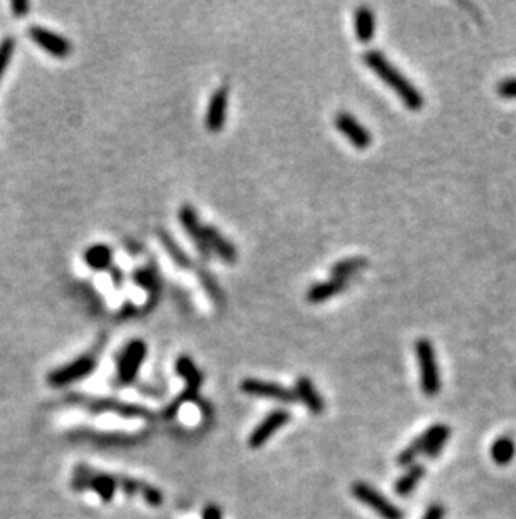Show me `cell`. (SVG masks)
Instances as JSON below:
<instances>
[{"mask_svg":"<svg viewBox=\"0 0 516 519\" xmlns=\"http://www.w3.org/2000/svg\"><path fill=\"white\" fill-rule=\"evenodd\" d=\"M362 61L377 78L383 79L384 82L394 91L399 96V100L404 103L407 109L421 111L424 106V98L421 91L412 85L403 73L392 64L391 61L380 51H367L362 55Z\"/></svg>","mask_w":516,"mask_h":519,"instance_id":"6da1fadb","label":"cell"},{"mask_svg":"<svg viewBox=\"0 0 516 519\" xmlns=\"http://www.w3.org/2000/svg\"><path fill=\"white\" fill-rule=\"evenodd\" d=\"M414 351L421 371V388L427 397H436L441 390V375H439L434 346L430 340L421 338L414 344Z\"/></svg>","mask_w":516,"mask_h":519,"instance_id":"7a4b0ae2","label":"cell"},{"mask_svg":"<svg viewBox=\"0 0 516 519\" xmlns=\"http://www.w3.org/2000/svg\"><path fill=\"white\" fill-rule=\"evenodd\" d=\"M351 491L357 501L369 506L383 519H404L403 511L396 504H392L391 501H387L384 494H380L374 487L369 486L367 482H356V484H352Z\"/></svg>","mask_w":516,"mask_h":519,"instance_id":"3957f363","label":"cell"},{"mask_svg":"<svg viewBox=\"0 0 516 519\" xmlns=\"http://www.w3.org/2000/svg\"><path fill=\"white\" fill-rule=\"evenodd\" d=\"M240 390L243 392V394L252 395V397L279 400L282 403H292L295 402L297 398L292 388L280 385V383L265 382V380L258 378H245L243 382L240 383Z\"/></svg>","mask_w":516,"mask_h":519,"instance_id":"277c9868","label":"cell"},{"mask_svg":"<svg viewBox=\"0 0 516 519\" xmlns=\"http://www.w3.org/2000/svg\"><path fill=\"white\" fill-rule=\"evenodd\" d=\"M146 351H148V346L141 340H134V342H131L122 350V355L119 358L118 364V375L122 383L134 382V378H136L138 371H140L141 364L146 358Z\"/></svg>","mask_w":516,"mask_h":519,"instance_id":"5b68a950","label":"cell"},{"mask_svg":"<svg viewBox=\"0 0 516 519\" xmlns=\"http://www.w3.org/2000/svg\"><path fill=\"white\" fill-rule=\"evenodd\" d=\"M174 368H176V373H180V376H183V380L186 382V388H185L183 395L180 397V400L174 402V405L168 410V415H173L174 412L180 409L181 402H185V400L196 398L198 388H200L201 382H203V376H201L200 370H198L196 364H194L193 360L188 358V356H180V358L176 360Z\"/></svg>","mask_w":516,"mask_h":519,"instance_id":"8992f818","label":"cell"},{"mask_svg":"<svg viewBox=\"0 0 516 519\" xmlns=\"http://www.w3.org/2000/svg\"><path fill=\"white\" fill-rule=\"evenodd\" d=\"M333 125H335V128L339 130V132L342 133L357 150H366L371 146L372 143L371 132H369L366 126L360 125V123L357 121V118L352 116L351 113H345V111H342V113L337 114L335 120H333Z\"/></svg>","mask_w":516,"mask_h":519,"instance_id":"52a82bcc","label":"cell"},{"mask_svg":"<svg viewBox=\"0 0 516 519\" xmlns=\"http://www.w3.org/2000/svg\"><path fill=\"white\" fill-rule=\"evenodd\" d=\"M29 37L37 44L41 49L47 51L50 55L59 59H64L71 54L73 46L62 35L53 33V30L46 29L42 26H33L29 29Z\"/></svg>","mask_w":516,"mask_h":519,"instance_id":"ba28073f","label":"cell"},{"mask_svg":"<svg viewBox=\"0 0 516 519\" xmlns=\"http://www.w3.org/2000/svg\"><path fill=\"white\" fill-rule=\"evenodd\" d=\"M291 422V412L287 410H273L261 420L260 423L253 429L252 434L248 437V443L252 449H260L261 446H265V442L275 434L280 427H284L285 423Z\"/></svg>","mask_w":516,"mask_h":519,"instance_id":"9c48e42d","label":"cell"},{"mask_svg":"<svg viewBox=\"0 0 516 519\" xmlns=\"http://www.w3.org/2000/svg\"><path fill=\"white\" fill-rule=\"evenodd\" d=\"M178 215H180V222H181V225H183L186 234L192 237L194 245H196L198 252H200L205 259H210L212 251H210L208 244H206L203 225L200 224L196 210H194L192 205H183V207L180 209V213H178Z\"/></svg>","mask_w":516,"mask_h":519,"instance_id":"30bf717a","label":"cell"},{"mask_svg":"<svg viewBox=\"0 0 516 519\" xmlns=\"http://www.w3.org/2000/svg\"><path fill=\"white\" fill-rule=\"evenodd\" d=\"M226 106H228V88L221 86V88L215 89L212 100L208 103V111H206L205 125L212 133L220 132L225 126Z\"/></svg>","mask_w":516,"mask_h":519,"instance_id":"8fae6325","label":"cell"},{"mask_svg":"<svg viewBox=\"0 0 516 519\" xmlns=\"http://www.w3.org/2000/svg\"><path fill=\"white\" fill-rule=\"evenodd\" d=\"M450 435L451 429L448 425H444V423H436V425L430 427L421 437H418L423 454H426L430 459H434L443 450L444 443L448 442Z\"/></svg>","mask_w":516,"mask_h":519,"instance_id":"7c38bea8","label":"cell"},{"mask_svg":"<svg viewBox=\"0 0 516 519\" xmlns=\"http://www.w3.org/2000/svg\"><path fill=\"white\" fill-rule=\"evenodd\" d=\"M205 239L208 244L210 251H215L218 257L226 264H233L237 261V249L228 239L221 236V232L213 225H203Z\"/></svg>","mask_w":516,"mask_h":519,"instance_id":"4fadbf2b","label":"cell"},{"mask_svg":"<svg viewBox=\"0 0 516 519\" xmlns=\"http://www.w3.org/2000/svg\"><path fill=\"white\" fill-rule=\"evenodd\" d=\"M293 394H295L297 398H300V402L304 403L312 414H322L324 412V400L320 397L319 392H317L312 380L307 378V376H299V378H297Z\"/></svg>","mask_w":516,"mask_h":519,"instance_id":"5bb4252c","label":"cell"},{"mask_svg":"<svg viewBox=\"0 0 516 519\" xmlns=\"http://www.w3.org/2000/svg\"><path fill=\"white\" fill-rule=\"evenodd\" d=\"M94 367H96V362H94L93 356H82V358L75 360L74 363L67 364L62 370L55 371L53 380L55 383L75 382V380L84 378L86 375H89L94 370Z\"/></svg>","mask_w":516,"mask_h":519,"instance_id":"9a60e30c","label":"cell"},{"mask_svg":"<svg viewBox=\"0 0 516 519\" xmlns=\"http://www.w3.org/2000/svg\"><path fill=\"white\" fill-rule=\"evenodd\" d=\"M345 288H347V281L332 277V279H329V281H322V283L313 284V286L307 291V301L312 304L324 303V301L332 299L333 296L342 292Z\"/></svg>","mask_w":516,"mask_h":519,"instance_id":"2e32d148","label":"cell"},{"mask_svg":"<svg viewBox=\"0 0 516 519\" xmlns=\"http://www.w3.org/2000/svg\"><path fill=\"white\" fill-rule=\"evenodd\" d=\"M356 35L359 39V42L362 44H367V42L372 41L376 33V19H374V12H372L369 7H359L356 10Z\"/></svg>","mask_w":516,"mask_h":519,"instance_id":"e0dca14e","label":"cell"},{"mask_svg":"<svg viewBox=\"0 0 516 519\" xmlns=\"http://www.w3.org/2000/svg\"><path fill=\"white\" fill-rule=\"evenodd\" d=\"M84 261L94 271H106L113 264V249L106 244L91 245L84 252Z\"/></svg>","mask_w":516,"mask_h":519,"instance_id":"ac0fdd59","label":"cell"},{"mask_svg":"<svg viewBox=\"0 0 516 519\" xmlns=\"http://www.w3.org/2000/svg\"><path fill=\"white\" fill-rule=\"evenodd\" d=\"M367 265H369V261L366 259V257H360V256L345 257V259L339 261V263H335L332 265L331 274L332 277H335V279L347 281V277L357 274V272H360L362 269H366Z\"/></svg>","mask_w":516,"mask_h":519,"instance_id":"d6986e66","label":"cell"},{"mask_svg":"<svg viewBox=\"0 0 516 519\" xmlns=\"http://www.w3.org/2000/svg\"><path fill=\"white\" fill-rule=\"evenodd\" d=\"M516 454V446L515 441L510 435H501L493 442L491 446V459H493L495 464L498 466H508L513 461Z\"/></svg>","mask_w":516,"mask_h":519,"instance_id":"ffe728a7","label":"cell"},{"mask_svg":"<svg viewBox=\"0 0 516 519\" xmlns=\"http://www.w3.org/2000/svg\"><path fill=\"white\" fill-rule=\"evenodd\" d=\"M424 474H426V467L421 464L412 466L411 469H407L406 473L398 479V482H396L394 486L396 493H398L399 496H407V494H411L412 491L416 489V486L421 482V479L424 477Z\"/></svg>","mask_w":516,"mask_h":519,"instance_id":"44dd1931","label":"cell"},{"mask_svg":"<svg viewBox=\"0 0 516 519\" xmlns=\"http://www.w3.org/2000/svg\"><path fill=\"white\" fill-rule=\"evenodd\" d=\"M158 236H160L163 247L168 251V254L172 256V259L174 261V263L180 265V267H190V265H192V263H190V259H188V256H186V252L180 247V245H178L176 240H174L168 232L160 231V232H158Z\"/></svg>","mask_w":516,"mask_h":519,"instance_id":"7402d4cb","label":"cell"},{"mask_svg":"<svg viewBox=\"0 0 516 519\" xmlns=\"http://www.w3.org/2000/svg\"><path fill=\"white\" fill-rule=\"evenodd\" d=\"M198 277H200L201 286H203L206 294L212 298L213 303H215V304L223 303V292H221L220 286H218L215 277L210 274L208 271H205V269H200V271H198Z\"/></svg>","mask_w":516,"mask_h":519,"instance_id":"603a6c76","label":"cell"},{"mask_svg":"<svg viewBox=\"0 0 516 519\" xmlns=\"http://www.w3.org/2000/svg\"><path fill=\"white\" fill-rule=\"evenodd\" d=\"M134 281H136V284H140L141 288H145L154 299L158 298L160 284H158L156 276H154L153 272L148 271V269H138L136 274H134Z\"/></svg>","mask_w":516,"mask_h":519,"instance_id":"cb8c5ba5","label":"cell"},{"mask_svg":"<svg viewBox=\"0 0 516 519\" xmlns=\"http://www.w3.org/2000/svg\"><path fill=\"white\" fill-rule=\"evenodd\" d=\"M14 51H15L14 37L2 39V42H0V79H2L3 73H6L7 67H9L10 64Z\"/></svg>","mask_w":516,"mask_h":519,"instance_id":"d4e9b609","label":"cell"},{"mask_svg":"<svg viewBox=\"0 0 516 519\" xmlns=\"http://www.w3.org/2000/svg\"><path fill=\"white\" fill-rule=\"evenodd\" d=\"M419 454H423V449H421L418 439H414L411 446H407L406 449H404L403 452L398 455V464L403 466V467L411 466L412 462H414V459L419 457Z\"/></svg>","mask_w":516,"mask_h":519,"instance_id":"484cf974","label":"cell"},{"mask_svg":"<svg viewBox=\"0 0 516 519\" xmlns=\"http://www.w3.org/2000/svg\"><path fill=\"white\" fill-rule=\"evenodd\" d=\"M94 484H96V489L99 491V493L102 494V498H104L106 501H109L114 493V487H116L113 479L106 477V475H99V477L94 479Z\"/></svg>","mask_w":516,"mask_h":519,"instance_id":"4316f807","label":"cell"},{"mask_svg":"<svg viewBox=\"0 0 516 519\" xmlns=\"http://www.w3.org/2000/svg\"><path fill=\"white\" fill-rule=\"evenodd\" d=\"M496 91H498V96L505 98V100H516V78L503 79Z\"/></svg>","mask_w":516,"mask_h":519,"instance_id":"83f0119b","label":"cell"},{"mask_svg":"<svg viewBox=\"0 0 516 519\" xmlns=\"http://www.w3.org/2000/svg\"><path fill=\"white\" fill-rule=\"evenodd\" d=\"M141 494H142V498H145V501L151 506H160L163 502V494L153 486L141 484Z\"/></svg>","mask_w":516,"mask_h":519,"instance_id":"f1b7e54d","label":"cell"},{"mask_svg":"<svg viewBox=\"0 0 516 519\" xmlns=\"http://www.w3.org/2000/svg\"><path fill=\"white\" fill-rule=\"evenodd\" d=\"M444 518V508L441 504H432L427 508L426 514H424L423 519H443Z\"/></svg>","mask_w":516,"mask_h":519,"instance_id":"f546056e","label":"cell"},{"mask_svg":"<svg viewBox=\"0 0 516 519\" xmlns=\"http://www.w3.org/2000/svg\"><path fill=\"white\" fill-rule=\"evenodd\" d=\"M12 12H14L15 17H24V15L27 14V10H29V3L24 2V0H17V2H12Z\"/></svg>","mask_w":516,"mask_h":519,"instance_id":"4dcf8cb0","label":"cell"},{"mask_svg":"<svg viewBox=\"0 0 516 519\" xmlns=\"http://www.w3.org/2000/svg\"><path fill=\"white\" fill-rule=\"evenodd\" d=\"M203 519H221V511L216 506L210 504L203 509Z\"/></svg>","mask_w":516,"mask_h":519,"instance_id":"1f68e13d","label":"cell"}]
</instances>
